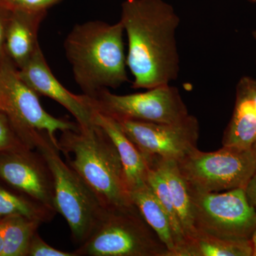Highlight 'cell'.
Segmentation results:
<instances>
[{"label":"cell","instance_id":"18","mask_svg":"<svg viewBox=\"0 0 256 256\" xmlns=\"http://www.w3.org/2000/svg\"><path fill=\"white\" fill-rule=\"evenodd\" d=\"M178 256H252V250L250 240L220 238L196 230Z\"/></svg>","mask_w":256,"mask_h":256},{"label":"cell","instance_id":"8","mask_svg":"<svg viewBox=\"0 0 256 256\" xmlns=\"http://www.w3.org/2000/svg\"><path fill=\"white\" fill-rule=\"evenodd\" d=\"M190 188L196 230L220 238L250 240L256 227V210L245 188L204 192Z\"/></svg>","mask_w":256,"mask_h":256},{"label":"cell","instance_id":"21","mask_svg":"<svg viewBox=\"0 0 256 256\" xmlns=\"http://www.w3.org/2000/svg\"><path fill=\"white\" fill-rule=\"evenodd\" d=\"M148 166L149 169L146 176V183L154 192L169 218L176 242V249L174 256H178V252L186 242V238L166 181L156 168L149 164Z\"/></svg>","mask_w":256,"mask_h":256},{"label":"cell","instance_id":"4","mask_svg":"<svg viewBox=\"0 0 256 256\" xmlns=\"http://www.w3.org/2000/svg\"><path fill=\"white\" fill-rule=\"evenodd\" d=\"M36 150L44 156L53 174L56 212L66 220L75 244L82 245L108 210L84 178L62 160L60 149L48 134H44Z\"/></svg>","mask_w":256,"mask_h":256},{"label":"cell","instance_id":"15","mask_svg":"<svg viewBox=\"0 0 256 256\" xmlns=\"http://www.w3.org/2000/svg\"><path fill=\"white\" fill-rule=\"evenodd\" d=\"M94 124L110 136L122 161L130 192L146 184L149 166L138 146L128 137L118 122L106 114L94 110Z\"/></svg>","mask_w":256,"mask_h":256},{"label":"cell","instance_id":"25","mask_svg":"<svg viewBox=\"0 0 256 256\" xmlns=\"http://www.w3.org/2000/svg\"><path fill=\"white\" fill-rule=\"evenodd\" d=\"M11 11L0 3V65L6 58L5 40H6V28Z\"/></svg>","mask_w":256,"mask_h":256},{"label":"cell","instance_id":"10","mask_svg":"<svg viewBox=\"0 0 256 256\" xmlns=\"http://www.w3.org/2000/svg\"><path fill=\"white\" fill-rule=\"evenodd\" d=\"M116 121L144 158L160 156L178 162L197 148L200 122L192 114L174 124Z\"/></svg>","mask_w":256,"mask_h":256},{"label":"cell","instance_id":"1","mask_svg":"<svg viewBox=\"0 0 256 256\" xmlns=\"http://www.w3.org/2000/svg\"><path fill=\"white\" fill-rule=\"evenodd\" d=\"M120 21L127 34L133 88L150 89L176 80L180 18L173 6L163 0H124Z\"/></svg>","mask_w":256,"mask_h":256},{"label":"cell","instance_id":"17","mask_svg":"<svg viewBox=\"0 0 256 256\" xmlns=\"http://www.w3.org/2000/svg\"><path fill=\"white\" fill-rule=\"evenodd\" d=\"M130 196L143 218L168 248L169 256H174L176 242L169 218L149 185L146 183L132 190Z\"/></svg>","mask_w":256,"mask_h":256},{"label":"cell","instance_id":"27","mask_svg":"<svg viewBox=\"0 0 256 256\" xmlns=\"http://www.w3.org/2000/svg\"><path fill=\"white\" fill-rule=\"evenodd\" d=\"M250 242L252 244V256H256V227L250 236Z\"/></svg>","mask_w":256,"mask_h":256},{"label":"cell","instance_id":"6","mask_svg":"<svg viewBox=\"0 0 256 256\" xmlns=\"http://www.w3.org/2000/svg\"><path fill=\"white\" fill-rule=\"evenodd\" d=\"M77 256H169L158 234L134 206L108 210Z\"/></svg>","mask_w":256,"mask_h":256},{"label":"cell","instance_id":"9","mask_svg":"<svg viewBox=\"0 0 256 256\" xmlns=\"http://www.w3.org/2000/svg\"><path fill=\"white\" fill-rule=\"evenodd\" d=\"M146 92L116 95L104 89L88 97L94 110L116 120L174 124L190 114L178 88L165 85Z\"/></svg>","mask_w":256,"mask_h":256},{"label":"cell","instance_id":"16","mask_svg":"<svg viewBox=\"0 0 256 256\" xmlns=\"http://www.w3.org/2000/svg\"><path fill=\"white\" fill-rule=\"evenodd\" d=\"M148 164L156 168L164 178L186 240L196 232L190 185L181 174L176 160L160 156L146 158Z\"/></svg>","mask_w":256,"mask_h":256},{"label":"cell","instance_id":"24","mask_svg":"<svg viewBox=\"0 0 256 256\" xmlns=\"http://www.w3.org/2000/svg\"><path fill=\"white\" fill-rule=\"evenodd\" d=\"M28 256H77V254L74 252H64L50 246L40 237L37 232L32 238Z\"/></svg>","mask_w":256,"mask_h":256},{"label":"cell","instance_id":"3","mask_svg":"<svg viewBox=\"0 0 256 256\" xmlns=\"http://www.w3.org/2000/svg\"><path fill=\"white\" fill-rule=\"evenodd\" d=\"M58 149L108 210L136 206L120 156L110 136L97 124L60 132Z\"/></svg>","mask_w":256,"mask_h":256},{"label":"cell","instance_id":"30","mask_svg":"<svg viewBox=\"0 0 256 256\" xmlns=\"http://www.w3.org/2000/svg\"><path fill=\"white\" fill-rule=\"evenodd\" d=\"M252 37H254V41H255L256 47V30H254V31L252 32Z\"/></svg>","mask_w":256,"mask_h":256},{"label":"cell","instance_id":"22","mask_svg":"<svg viewBox=\"0 0 256 256\" xmlns=\"http://www.w3.org/2000/svg\"><path fill=\"white\" fill-rule=\"evenodd\" d=\"M30 148L18 137L6 114L0 110V154Z\"/></svg>","mask_w":256,"mask_h":256},{"label":"cell","instance_id":"19","mask_svg":"<svg viewBox=\"0 0 256 256\" xmlns=\"http://www.w3.org/2000/svg\"><path fill=\"white\" fill-rule=\"evenodd\" d=\"M42 224L40 220L22 216H14L1 220L4 239L1 256H28L32 238Z\"/></svg>","mask_w":256,"mask_h":256},{"label":"cell","instance_id":"29","mask_svg":"<svg viewBox=\"0 0 256 256\" xmlns=\"http://www.w3.org/2000/svg\"><path fill=\"white\" fill-rule=\"evenodd\" d=\"M252 150L256 158V140L255 141V142L254 143V144H252Z\"/></svg>","mask_w":256,"mask_h":256},{"label":"cell","instance_id":"20","mask_svg":"<svg viewBox=\"0 0 256 256\" xmlns=\"http://www.w3.org/2000/svg\"><path fill=\"white\" fill-rule=\"evenodd\" d=\"M54 210L0 182V222L14 216H22L40 220L42 224L53 220Z\"/></svg>","mask_w":256,"mask_h":256},{"label":"cell","instance_id":"23","mask_svg":"<svg viewBox=\"0 0 256 256\" xmlns=\"http://www.w3.org/2000/svg\"><path fill=\"white\" fill-rule=\"evenodd\" d=\"M63 0H0V3L10 10L47 12Z\"/></svg>","mask_w":256,"mask_h":256},{"label":"cell","instance_id":"13","mask_svg":"<svg viewBox=\"0 0 256 256\" xmlns=\"http://www.w3.org/2000/svg\"><path fill=\"white\" fill-rule=\"evenodd\" d=\"M256 140V79L244 76L236 86L232 119L224 132L223 146L252 149Z\"/></svg>","mask_w":256,"mask_h":256},{"label":"cell","instance_id":"7","mask_svg":"<svg viewBox=\"0 0 256 256\" xmlns=\"http://www.w3.org/2000/svg\"><path fill=\"white\" fill-rule=\"evenodd\" d=\"M178 164L188 185L204 192L245 188L256 172V158L252 150L232 146H223L210 152L196 148Z\"/></svg>","mask_w":256,"mask_h":256},{"label":"cell","instance_id":"31","mask_svg":"<svg viewBox=\"0 0 256 256\" xmlns=\"http://www.w3.org/2000/svg\"><path fill=\"white\" fill-rule=\"evenodd\" d=\"M250 2H256V0H248Z\"/></svg>","mask_w":256,"mask_h":256},{"label":"cell","instance_id":"5","mask_svg":"<svg viewBox=\"0 0 256 256\" xmlns=\"http://www.w3.org/2000/svg\"><path fill=\"white\" fill-rule=\"evenodd\" d=\"M38 96L20 78L18 69L6 56L0 65V110L30 149L36 150L44 134L58 148L56 134L78 130V124L48 114L42 107Z\"/></svg>","mask_w":256,"mask_h":256},{"label":"cell","instance_id":"26","mask_svg":"<svg viewBox=\"0 0 256 256\" xmlns=\"http://www.w3.org/2000/svg\"><path fill=\"white\" fill-rule=\"evenodd\" d=\"M249 201L256 210V172L245 188Z\"/></svg>","mask_w":256,"mask_h":256},{"label":"cell","instance_id":"11","mask_svg":"<svg viewBox=\"0 0 256 256\" xmlns=\"http://www.w3.org/2000/svg\"><path fill=\"white\" fill-rule=\"evenodd\" d=\"M0 182L56 213L53 174L37 150L0 154Z\"/></svg>","mask_w":256,"mask_h":256},{"label":"cell","instance_id":"12","mask_svg":"<svg viewBox=\"0 0 256 256\" xmlns=\"http://www.w3.org/2000/svg\"><path fill=\"white\" fill-rule=\"evenodd\" d=\"M20 78L40 96H46L60 104L74 116L79 127H92L94 110L87 96L76 95L67 90L52 73L42 48L36 50L22 68Z\"/></svg>","mask_w":256,"mask_h":256},{"label":"cell","instance_id":"14","mask_svg":"<svg viewBox=\"0 0 256 256\" xmlns=\"http://www.w3.org/2000/svg\"><path fill=\"white\" fill-rule=\"evenodd\" d=\"M10 11L5 50L6 56L16 68L20 69L41 48L38 41V33L47 12Z\"/></svg>","mask_w":256,"mask_h":256},{"label":"cell","instance_id":"2","mask_svg":"<svg viewBox=\"0 0 256 256\" xmlns=\"http://www.w3.org/2000/svg\"><path fill=\"white\" fill-rule=\"evenodd\" d=\"M120 21H90L75 25L64 42L74 80L82 94L94 97L104 89L129 82Z\"/></svg>","mask_w":256,"mask_h":256},{"label":"cell","instance_id":"28","mask_svg":"<svg viewBox=\"0 0 256 256\" xmlns=\"http://www.w3.org/2000/svg\"><path fill=\"white\" fill-rule=\"evenodd\" d=\"M3 247H4V239H3L2 232L1 226H0V256L2 252Z\"/></svg>","mask_w":256,"mask_h":256}]
</instances>
